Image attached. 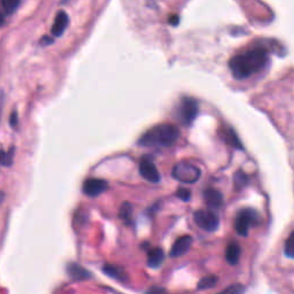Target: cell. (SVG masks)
<instances>
[{"label": "cell", "instance_id": "1", "mask_svg": "<svg viewBox=\"0 0 294 294\" xmlns=\"http://www.w3.org/2000/svg\"><path fill=\"white\" fill-rule=\"evenodd\" d=\"M268 61V52L262 47H255L233 57L229 62V67L234 78L245 80L263 70Z\"/></svg>", "mask_w": 294, "mask_h": 294}, {"label": "cell", "instance_id": "2", "mask_svg": "<svg viewBox=\"0 0 294 294\" xmlns=\"http://www.w3.org/2000/svg\"><path fill=\"white\" fill-rule=\"evenodd\" d=\"M179 131L172 124H160L149 129L139 139V144L146 147H169L177 142Z\"/></svg>", "mask_w": 294, "mask_h": 294}, {"label": "cell", "instance_id": "3", "mask_svg": "<svg viewBox=\"0 0 294 294\" xmlns=\"http://www.w3.org/2000/svg\"><path fill=\"white\" fill-rule=\"evenodd\" d=\"M261 217L256 210L252 208H245L238 211L234 218V229L239 236L246 237L252 227H256L260 223Z\"/></svg>", "mask_w": 294, "mask_h": 294}, {"label": "cell", "instance_id": "4", "mask_svg": "<svg viewBox=\"0 0 294 294\" xmlns=\"http://www.w3.org/2000/svg\"><path fill=\"white\" fill-rule=\"evenodd\" d=\"M201 171L198 167L188 161L178 162L172 169V177L182 183L192 184L200 178Z\"/></svg>", "mask_w": 294, "mask_h": 294}, {"label": "cell", "instance_id": "5", "mask_svg": "<svg viewBox=\"0 0 294 294\" xmlns=\"http://www.w3.org/2000/svg\"><path fill=\"white\" fill-rule=\"evenodd\" d=\"M179 119L185 126L193 122L198 115V103L193 98H183L178 108Z\"/></svg>", "mask_w": 294, "mask_h": 294}, {"label": "cell", "instance_id": "6", "mask_svg": "<svg viewBox=\"0 0 294 294\" xmlns=\"http://www.w3.org/2000/svg\"><path fill=\"white\" fill-rule=\"evenodd\" d=\"M194 221L199 228H201L205 231H208V232H213V231L217 230L218 225H220V221H218L216 214L209 210L195 211Z\"/></svg>", "mask_w": 294, "mask_h": 294}, {"label": "cell", "instance_id": "7", "mask_svg": "<svg viewBox=\"0 0 294 294\" xmlns=\"http://www.w3.org/2000/svg\"><path fill=\"white\" fill-rule=\"evenodd\" d=\"M139 172L146 181L151 183H159L160 179V174L158 168H156L154 162L152 161L149 158H143L139 165Z\"/></svg>", "mask_w": 294, "mask_h": 294}, {"label": "cell", "instance_id": "8", "mask_svg": "<svg viewBox=\"0 0 294 294\" xmlns=\"http://www.w3.org/2000/svg\"><path fill=\"white\" fill-rule=\"evenodd\" d=\"M108 189V183L100 178L86 179L83 184V192L89 197H98Z\"/></svg>", "mask_w": 294, "mask_h": 294}, {"label": "cell", "instance_id": "9", "mask_svg": "<svg viewBox=\"0 0 294 294\" xmlns=\"http://www.w3.org/2000/svg\"><path fill=\"white\" fill-rule=\"evenodd\" d=\"M192 245V237L190 236H183L178 238L172 245L171 251H170V256L171 257H178L184 255V254L190 250Z\"/></svg>", "mask_w": 294, "mask_h": 294}, {"label": "cell", "instance_id": "10", "mask_svg": "<svg viewBox=\"0 0 294 294\" xmlns=\"http://www.w3.org/2000/svg\"><path fill=\"white\" fill-rule=\"evenodd\" d=\"M68 23H69V18H68L67 13L63 11L59 12L54 19V23L52 25V35H53L54 37H60V36L66 31Z\"/></svg>", "mask_w": 294, "mask_h": 294}, {"label": "cell", "instance_id": "11", "mask_svg": "<svg viewBox=\"0 0 294 294\" xmlns=\"http://www.w3.org/2000/svg\"><path fill=\"white\" fill-rule=\"evenodd\" d=\"M67 273L71 279L74 280H86L90 279L92 275L89 270L80 266L78 263H69L67 266Z\"/></svg>", "mask_w": 294, "mask_h": 294}, {"label": "cell", "instance_id": "12", "mask_svg": "<svg viewBox=\"0 0 294 294\" xmlns=\"http://www.w3.org/2000/svg\"><path fill=\"white\" fill-rule=\"evenodd\" d=\"M204 199L210 208L218 209L223 205V195L215 189H208L204 192Z\"/></svg>", "mask_w": 294, "mask_h": 294}, {"label": "cell", "instance_id": "13", "mask_svg": "<svg viewBox=\"0 0 294 294\" xmlns=\"http://www.w3.org/2000/svg\"><path fill=\"white\" fill-rule=\"evenodd\" d=\"M103 270L107 276H109L110 278L119 280V282H126V279H128V276H126V271L119 266H114V264H105Z\"/></svg>", "mask_w": 294, "mask_h": 294}, {"label": "cell", "instance_id": "14", "mask_svg": "<svg viewBox=\"0 0 294 294\" xmlns=\"http://www.w3.org/2000/svg\"><path fill=\"white\" fill-rule=\"evenodd\" d=\"M241 248L238 243H230L228 245L227 251H225V259H227L228 263L231 266H236L238 261L240 259Z\"/></svg>", "mask_w": 294, "mask_h": 294}, {"label": "cell", "instance_id": "15", "mask_svg": "<svg viewBox=\"0 0 294 294\" xmlns=\"http://www.w3.org/2000/svg\"><path fill=\"white\" fill-rule=\"evenodd\" d=\"M165 259V253L161 248H153L148 252V257H147V264L151 268H159Z\"/></svg>", "mask_w": 294, "mask_h": 294}, {"label": "cell", "instance_id": "16", "mask_svg": "<svg viewBox=\"0 0 294 294\" xmlns=\"http://www.w3.org/2000/svg\"><path fill=\"white\" fill-rule=\"evenodd\" d=\"M120 217L126 223H131L132 220V206L129 202H124L120 208Z\"/></svg>", "mask_w": 294, "mask_h": 294}, {"label": "cell", "instance_id": "17", "mask_svg": "<svg viewBox=\"0 0 294 294\" xmlns=\"http://www.w3.org/2000/svg\"><path fill=\"white\" fill-rule=\"evenodd\" d=\"M14 160V147H12L9 151L0 149V165L4 167H11Z\"/></svg>", "mask_w": 294, "mask_h": 294}, {"label": "cell", "instance_id": "18", "mask_svg": "<svg viewBox=\"0 0 294 294\" xmlns=\"http://www.w3.org/2000/svg\"><path fill=\"white\" fill-rule=\"evenodd\" d=\"M20 5V0H0V6L6 14H13Z\"/></svg>", "mask_w": 294, "mask_h": 294}, {"label": "cell", "instance_id": "19", "mask_svg": "<svg viewBox=\"0 0 294 294\" xmlns=\"http://www.w3.org/2000/svg\"><path fill=\"white\" fill-rule=\"evenodd\" d=\"M218 282V278L216 276H207L200 279V282L198 283V289L199 290H206V289H211L216 285Z\"/></svg>", "mask_w": 294, "mask_h": 294}, {"label": "cell", "instance_id": "20", "mask_svg": "<svg viewBox=\"0 0 294 294\" xmlns=\"http://www.w3.org/2000/svg\"><path fill=\"white\" fill-rule=\"evenodd\" d=\"M284 252H285V255L290 259H294V231L290 234L287 238L285 247H284Z\"/></svg>", "mask_w": 294, "mask_h": 294}, {"label": "cell", "instance_id": "21", "mask_svg": "<svg viewBox=\"0 0 294 294\" xmlns=\"http://www.w3.org/2000/svg\"><path fill=\"white\" fill-rule=\"evenodd\" d=\"M247 176L244 174V172L238 171L236 175H234V185H236V188L239 190V189L244 188L245 185L247 184Z\"/></svg>", "mask_w": 294, "mask_h": 294}, {"label": "cell", "instance_id": "22", "mask_svg": "<svg viewBox=\"0 0 294 294\" xmlns=\"http://www.w3.org/2000/svg\"><path fill=\"white\" fill-rule=\"evenodd\" d=\"M227 139H228V142L230 143L232 146L236 147V148H241V144H240L239 140H238L236 133H234L233 131H231V130L229 131V135L227 136Z\"/></svg>", "mask_w": 294, "mask_h": 294}, {"label": "cell", "instance_id": "23", "mask_svg": "<svg viewBox=\"0 0 294 294\" xmlns=\"http://www.w3.org/2000/svg\"><path fill=\"white\" fill-rule=\"evenodd\" d=\"M177 197L179 199H182L183 201H189V200H190V198H191V192L189 191L188 189L182 188L177 191Z\"/></svg>", "mask_w": 294, "mask_h": 294}, {"label": "cell", "instance_id": "24", "mask_svg": "<svg viewBox=\"0 0 294 294\" xmlns=\"http://www.w3.org/2000/svg\"><path fill=\"white\" fill-rule=\"evenodd\" d=\"M18 123H19V117H18V113L15 112H13L12 114H11V116H9V124H11V126L12 128H16V126H18Z\"/></svg>", "mask_w": 294, "mask_h": 294}, {"label": "cell", "instance_id": "25", "mask_svg": "<svg viewBox=\"0 0 294 294\" xmlns=\"http://www.w3.org/2000/svg\"><path fill=\"white\" fill-rule=\"evenodd\" d=\"M244 289L240 285H232L231 287H228V289H225L223 292L224 293H240L243 292Z\"/></svg>", "mask_w": 294, "mask_h": 294}, {"label": "cell", "instance_id": "26", "mask_svg": "<svg viewBox=\"0 0 294 294\" xmlns=\"http://www.w3.org/2000/svg\"><path fill=\"white\" fill-rule=\"evenodd\" d=\"M52 43H53V38L47 37V36H44V37L41 39V44L42 45H48V44H52Z\"/></svg>", "mask_w": 294, "mask_h": 294}, {"label": "cell", "instance_id": "27", "mask_svg": "<svg viewBox=\"0 0 294 294\" xmlns=\"http://www.w3.org/2000/svg\"><path fill=\"white\" fill-rule=\"evenodd\" d=\"M154 292H166L163 289H151L148 291V293H154Z\"/></svg>", "mask_w": 294, "mask_h": 294}, {"label": "cell", "instance_id": "28", "mask_svg": "<svg viewBox=\"0 0 294 294\" xmlns=\"http://www.w3.org/2000/svg\"><path fill=\"white\" fill-rule=\"evenodd\" d=\"M4 22H5V18H4V15H2V13L0 12V25L4 24Z\"/></svg>", "mask_w": 294, "mask_h": 294}, {"label": "cell", "instance_id": "29", "mask_svg": "<svg viewBox=\"0 0 294 294\" xmlns=\"http://www.w3.org/2000/svg\"><path fill=\"white\" fill-rule=\"evenodd\" d=\"M4 199H5V194H4V192H0V204H1V202L4 201Z\"/></svg>", "mask_w": 294, "mask_h": 294}]
</instances>
